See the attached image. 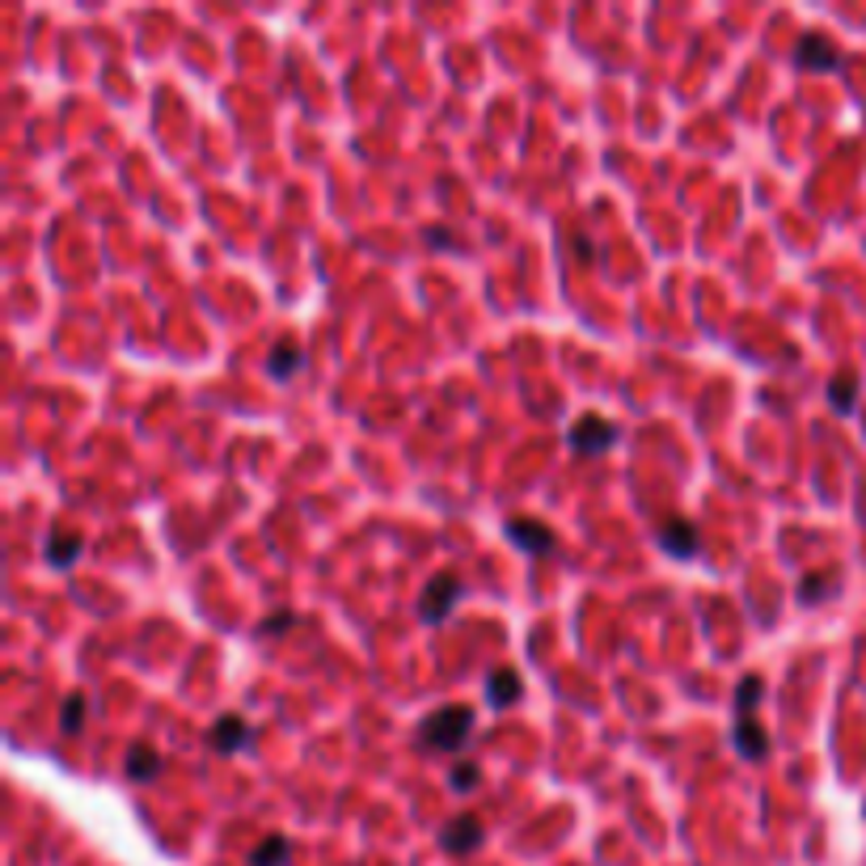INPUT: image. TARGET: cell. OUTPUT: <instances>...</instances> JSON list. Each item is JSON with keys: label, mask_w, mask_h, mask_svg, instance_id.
Instances as JSON below:
<instances>
[{"label": "cell", "mask_w": 866, "mask_h": 866, "mask_svg": "<svg viewBox=\"0 0 866 866\" xmlns=\"http://www.w3.org/2000/svg\"><path fill=\"white\" fill-rule=\"evenodd\" d=\"M250 740H254V727L241 714H225V718H216L207 727V749L212 752H237L241 744H250Z\"/></svg>", "instance_id": "cell-6"}, {"label": "cell", "mask_w": 866, "mask_h": 866, "mask_svg": "<svg viewBox=\"0 0 866 866\" xmlns=\"http://www.w3.org/2000/svg\"><path fill=\"white\" fill-rule=\"evenodd\" d=\"M466 596V584L457 580V575H432L428 580V588L419 591V622H428V626H440L453 609H457V600Z\"/></svg>", "instance_id": "cell-2"}, {"label": "cell", "mask_w": 866, "mask_h": 866, "mask_svg": "<svg viewBox=\"0 0 866 866\" xmlns=\"http://www.w3.org/2000/svg\"><path fill=\"white\" fill-rule=\"evenodd\" d=\"M288 858H292V841H288L283 832H271V837H263V841L254 845L250 866H288Z\"/></svg>", "instance_id": "cell-12"}, {"label": "cell", "mask_w": 866, "mask_h": 866, "mask_svg": "<svg viewBox=\"0 0 866 866\" xmlns=\"http://www.w3.org/2000/svg\"><path fill=\"white\" fill-rule=\"evenodd\" d=\"M731 740H736V749L744 752L749 761H761V756L769 752V731H765L756 718H736V731H731Z\"/></svg>", "instance_id": "cell-10"}, {"label": "cell", "mask_w": 866, "mask_h": 866, "mask_svg": "<svg viewBox=\"0 0 866 866\" xmlns=\"http://www.w3.org/2000/svg\"><path fill=\"white\" fill-rule=\"evenodd\" d=\"M790 60L803 73H832L841 64V51H837V42L828 39V35H803V39L794 42Z\"/></svg>", "instance_id": "cell-4"}, {"label": "cell", "mask_w": 866, "mask_h": 866, "mask_svg": "<svg viewBox=\"0 0 866 866\" xmlns=\"http://www.w3.org/2000/svg\"><path fill=\"white\" fill-rule=\"evenodd\" d=\"M660 546L676 558H693L698 553V524L693 520H685V515H672L660 524Z\"/></svg>", "instance_id": "cell-9"}, {"label": "cell", "mask_w": 866, "mask_h": 866, "mask_svg": "<svg viewBox=\"0 0 866 866\" xmlns=\"http://www.w3.org/2000/svg\"><path fill=\"white\" fill-rule=\"evenodd\" d=\"M520 698H524V680H520V672L512 664H499V668L486 676V702L495 710L515 706Z\"/></svg>", "instance_id": "cell-7"}, {"label": "cell", "mask_w": 866, "mask_h": 866, "mask_svg": "<svg viewBox=\"0 0 866 866\" xmlns=\"http://www.w3.org/2000/svg\"><path fill=\"white\" fill-rule=\"evenodd\" d=\"M123 774H127L131 782H153V778L161 774V752L136 744V749L123 756Z\"/></svg>", "instance_id": "cell-11"}, {"label": "cell", "mask_w": 866, "mask_h": 866, "mask_svg": "<svg viewBox=\"0 0 866 866\" xmlns=\"http://www.w3.org/2000/svg\"><path fill=\"white\" fill-rule=\"evenodd\" d=\"M80 727H85V693L73 689V693L64 698V706H60V731H64V736H77Z\"/></svg>", "instance_id": "cell-17"}, {"label": "cell", "mask_w": 866, "mask_h": 866, "mask_svg": "<svg viewBox=\"0 0 866 866\" xmlns=\"http://www.w3.org/2000/svg\"><path fill=\"white\" fill-rule=\"evenodd\" d=\"M566 440H571L575 453H584V457H600V453H609V444L617 440V423H609V419H600V415H584V419L571 423Z\"/></svg>", "instance_id": "cell-3"}, {"label": "cell", "mask_w": 866, "mask_h": 866, "mask_svg": "<svg viewBox=\"0 0 866 866\" xmlns=\"http://www.w3.org/2000/svg\"><path fill=\"white\" fill-rule=\"evenodd\" d=\"M77 558H80V537L64 533V528H51V537H47V562L51 566H73Z\"/></svg>", "instance_id": "cell-13"}, {"label": "cell", "mask_w": 866, "mask_h": 866, "mask_svg": "<svg viewBox=\"0 0 866 866\" xmlns=\"http://www.w3.org/2000/svg\"><path fill=\"white\" fill-rule=\"evenodd\" d=\"M508 537L524 553H550L553 550V533L542 524V520H528V515H512L508 520Z\"/></svg>", "instance_id": "cell-8"}, {"label": "cell", "mask_w": 866, "mask_h": 866, "mask_svg": "<svg viewBox=\"0 0 866 866\" xmlns=\"http://www.w3.org/2000/svg\"><path fill=\"white\" fill-rule=\"evenodd\" d=\"M854 402H858V377H854V372H837V377L828 381V406L841 410V415H850Z\"/></svg>", "instance_id": "cell-14"}, {"label": "cell", "mask_w": 866, "mask_h": 866, "mask_svg": "<svg viewBox=\"0 0 866 866\" xmlns=\"http://www.w3.org/2000/svg\"><path fill=\"white\" fill-rule=\"evenodd\" d=\"M482 837H486V828L477 816H453L448 825L440 828V845L448 850V854H470L482 845Z\"/></svg>", "instance_id": "cell-5"}, {"label": "cell", "mask_w": 866, "mask_h": 866, "mask_svg": "<svg viewBox=\"0 0 866 866\" xmlns=\"http://www.w3.org/2000/svg\"><path fill=\"white\" fill-rule=\"evenodd\" d=\"M267 368H271L276 381H288V377L301 368V347H296V343H279L276 352H271V359H267Z\"/></svg>", "instance_id": "cell-16"}, {"label": "cell", "mask_w": 866, "mask_h": 866, "mask_svg": "<svg viewBox=\"0 0 866 866\" xmlns=\"http://www.w3.org/2000/svg\"><path fill=\"white\" fill-rule=\"evenodd\" d=\"M765 698V680L761 676H744V685L736 689V718H752L756 702Z\"/></svg>", "instance_id": "cell-18"}, {"label": "cell", "mask_w": 866, "mask_h": 866, "mask_svg": "<svg viewBox=\"0 0 866 866\" xmlns=\"http://www.w3.org/2000/svg\"><path fill=\"white\" fill-rule=\"evenodd\" d=\"M296 626V613H276V617H267V622H258V638H267V634H283Z\"/></svg>", "instance_id": "cell-20"}, {"label": "cell", "mask_w": 866, "mask_h": 866, "mask_svg": "<svg viewBox=\"0 0 866 866\" xmlns=\"http://www.w3.org/2000/svg\"><path fill=\"white\" fill-rule=\"evenodd\" d=\"M832 591H837V575H832V571L803 575V580H799V600H803V604H820V600H828Z\"/></svg>", "instance_id": "cell-15"}, {"label": "cell", "mask_w": 866, "mask_h": 866, "mask_svg": "<svg viewBox=\"0 0 866 866\" xmlns=\"http://www.w3.org/2000/svg\"><path fill=\"white\" fill-rule=\"evenodd\" d=\"M473 731V710L470 706H440L432 710L423 723H419V731H415V740H419V749L423 752H457L466 749V740H470Z\"/></svg>", "instance_id": "cell-1"}, {"label": "cell", "mask_w": 866, "mask_h": 866, "mask_svg": "<svg viewBox=\"0 0 866 866\" xmlns=\"http://www.w3.org/2000/svg\"><path fill=\"white\" fill-rule=\"evenodd\" d=\"M448 778H453V790H457V794H470V790L482 782V774H477V765H473V761L453 765V774H448Z\"/></svg>", "instance_id": "cell-19"}]
</instances>
